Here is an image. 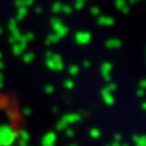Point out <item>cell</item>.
<instances>
[{"mask_svg": "<svg viewBox=\"0 0 146 146\" xmlns=\"http://www.w3.org/2000/svg\"><path fill=\"white\" fill-rule=\"evenodd\" d=\"M0 146H6V145H3V144H0Z\"/></svg>", "mask_w": 146, "mask_h": 146, "instance_id": "1", "label": "cell"}]
</instances>
